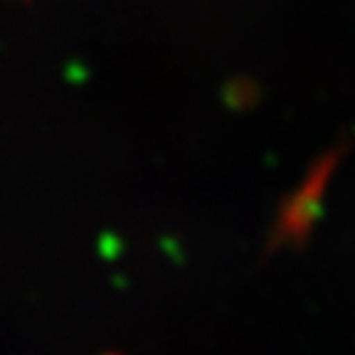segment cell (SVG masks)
I'll return each mask as SVG.
<instances>
[]
</instances>
